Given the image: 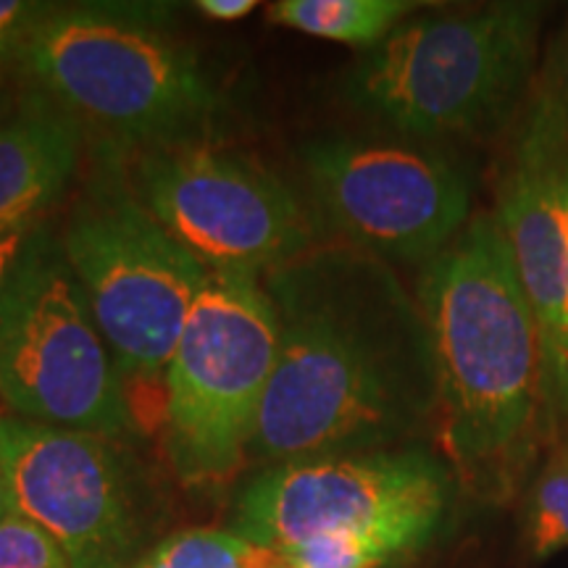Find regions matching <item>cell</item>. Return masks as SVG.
Wrapping results in <instances>:
<instances>
[{"label":"cell","instance_id":"obj_17","mask_svg":"<svg viewBox=\"0 0 568 568\" xmlns=\"http://www.w3.org/2000/svg\"><path fill=\"white\" fill-rule=\"evenodd\" d=\"M290 568H387L393 558L364 537L335 531L274 550Z\"/></svg>","mask_w":568,"mask_h":568},{"label":"cell","instance_id":"obj_12","mask_svg":"<svg viewBox=\"0 0 568 568\" xmlns=\"http://www.w3.org/2000/svg\"><path fill=\"white\" fill-rule=\"evenodd\" d=\"M497 201V222L537 326L548 435L568 426V122L535 82Z\"/></svg>","mask_w":568,"mask_h":568},{"label":"cell","instance_id":"obj_2","mask_svg":"<svg viewBox=\"0 0 568 568\" xmlns=\"http://www.w3.org/2000/svg\"><path fill=\"white\" fill-rule=\"evenodd\" d=\"M435 353L439 437L468 485L506 500L548 437L537 326L514 253L481 211L426 261L416 290Z\"/></svg>","mask_w":568,"mask_h":568},{"label":"cell","instance_id":"obj_7","mask_svg":"<svg viewBox=\"0 0 568 568\" xmlns=\"http://www.w3.org/2000/svg\"><path fill=\"white\" fill-rule=\"evenodd\" d=\"M453 493L456 485L445 460L416 445L287 460L243 489L234 531L266 550L347 531L374 542L397 564L439 535Z\"/></svg>","mask_w":568,"mask_h":568},{"label":"cell","instance_id":"obj_18","mask_svg":"<svg viewBox=\"0 0 568 568\" xmlns=\"http://www.w3.org/2000/svg\"><path fill=\"white\" fill-rule=\"evenodd\" d=\"M0 568H71L67 552L27 516L0 521Z\"/></svg>","mask_w":568,"mask_h":568},{"label":"cell","instance_id":"obj_23","mask_svg":"<svg viewBox=\"0 0 568 568\" xmlns=\"http://www.w3.org/2000/svg\"><path fill=\"white\" fill-rule=\"evenodd\" d=\"M11 514H17V506H13L9 479H6L3 466H0V521H3V518H9Z\"/></svg>","mask_w":568,"mask_h":568},{"label":"cell","instance_id":"obj_16","mask_svg":"<svg viewBox=\"0 0 568 568\" xmlns=\"http://www.w3.org/2000/svg\"><path fill=\"white\" fill-rule=\"evenodd\" d=\"M524 529L535 558H548L568 545V439L529 487Z\"/></svg>","mask_w":568,"mask_h":568},{"label":"cell","instance_id":"obj_14","mask_svg":"<svg viewBox=\"0 0 568 568\" xmlns=\"http://www.w3.org/2000/svg\"><path fill=\"white\" fill-rule=\"evenodd\" d=\"M422 9L410 0H282L268 9L276 24L311 38L374 48Z\"/></svg>","mask_w":568,"mask_h":568},{"label":"cell","instance_id":"obj_22","mask_svg":"<svg viewBox=\"0 0 568 568\" xmlns=\"http://www.w3.org/2000/svg\"><path fill=\"white\" fill-rule=\"evenodd\" d=\"M30 232L32 230H24V232H13V234H6V237H0V293H3L6 282H9L21 251H24V243L27 237H30Z\"/></svg>","mask_w":568,"mask_h":568},{"label":"cell","instance_id":"obj_21","mask_svg":"<svg viewBox=\"0 0 568 568\" xmlns=\"http://www.w3.org/2000/svg\"><path fill=\"white\" fill-rule=\"evenodd\" d=\"M195 6L197 11L209 19L237 21V19H245L258 3H255V0H201V3Z\"/></svg>","mask_w":568,"mask_h":568},{"label":"cell","instance_id":"obj_24","mask_svg":"<svg viewBox=\"0 0 568 568\" xmlns=\"http://www.w3.org/2000/svg\"><path fill=\"white\" fill-rule=\"evenodd\" d=\"M13 111H17V103H13V95L9 90L0 88V130L11 122Z\"/></svg>","mask_w":568,"mask_h":568},{"label":"cell","instance_id":"obj_10","mask_svg":"<svg viewBox=\"0 0 568 568\" xmlns=\"http://www.w3.org/2000/svg\"><path fill=\"white\" fill-rule=\"evenodd\" d=\"M303 166L324 222L382 261L426 264L468 224V176L424 142L326 138Z\"/></svg>","mask_w":568,"mask_h":568},{"label":"cell","instance_id":"obj_6","mask_svg":"<svg viewBox=\"0 0 568 568\" xmlns=\"http://www.w3.org/2000/svg\"><path fill=\"white\" fill-rule=\"evenodd\" d=\"M61 245L126 393L161 382L211 268L113 174L74 205Z\"/></svg>","mask_w":568,"mask_h":568},{"label":"cell","instance_id":"obj_19","mask_svg":"<svg viewBox=\"0 0 568 568\" xmlns=\"http://www.w3.org/2000/svg\"><path fill=\"white\" fill-rule=\"evenodd\" d=\"M51 11V6L21 3V0H0V61L21 53L32 27Z\"/></svg>","mask_w":568,"mask_h":568},{"label":"cell","instance_id":"obj_4","mask_svg":"<svg viewBox=\"0 0 568 568\" xmlns=\"http://www.w3.org/2000/svg\"><path fill=\"white\" fill-rule=\"evenodd\" d=\"M276 351L264 276L209 272L163 376L166 456L184 485H224L245 466Z\"/></svg>","mask_w":568,"mask_h":568},{"label":"cell","instance_id":"obj_25","mask_svg":"<svg viewBox=\"0 0 568 568\" xmlns=\"http://www.w3.org/2000/svg\"><path fill=\"white\" fill-rule=\"evenodd\" d=\"M258 568H290V566L284 564V560L276 556L274 550H266V556H264V560H261Z\"/></svg>","mask_w":568,"mask_h":568},{"label":"cell","instance_id":"obj_1","mask_svg":"<svg viewBox=\"0 0 568 568\" xmlns=\"http://www.w3.org/2000/svg\"><path fill=\"white\" fill-rule=\"evenodd\" d=\"M280 351L251 443L266 464L406 447L439 416L432 337L393 266L347 243L264 274Z\"/></svg>","mask_w":568,"mask_h":568},{"label":"cell","instance_id":"obj_20","mask_svg":"<svg viewBox=\"0 0 568 568\" xmlns=\"http://www.w3.org/2000/svg\"><path fill=\"white\" fill-rule=\"evenodd\" d=\"M535 82L558 103L568 122V19L556 32V38L550 40L548 55H545V63Z\"/></svg>","mask_w":568,"mask_h":568},{"label":"cell","instance_id":"obj_15","mask_svg":"<svg viewBox=\"0 0 568 568\" xmlns=\"http://www.w3.org/2000/svg\"><path fill=\"white\" fill-rule=\"evenodd\" d=\"M266 548L237 531L184 529L148 550L132 568H258Z\"/></svg>","mask_w":568,"mask_h":568},{"label":"cell","instance_id":"obj_5","mask_svg":"<svg viewBox=\"0 0 568 568\" xmlns=\"http://www.w3.org/2000/svg\"><path fill=\"white\" fill-rule=\"evenodd\" d=\"M0 397L13 414L119 439L134 429L124 379L61 237L30 232L0 293Z\"/></svg>","mask_w":568,"mask_h":568},{"label":"cell","instance_id":"obj_13","mask_svg":"<svg viewBox=\"0 0 568 568\" xmlns=\"http://www.w3.org/2000/svg\"><path fill=\"white\" fill-rule=\"evenodd\" d=\"M80 122L45 95H24L0 130V237L30 230L80 166Z\"/></svg>","mask_w":568,"mask_h":568},{"label":"cell","instance_id":"obj_11","mask_svg":"<svg viewBox=\"0 0 568 568\" xmlns=\"http://www.w3.org/2000/svg\"><path fill=\"white\" fill-rule=\"evenodd\" d=\"M0 466L17 514L45 529L71 568L138 564V493L116 439L6 416Z\"/></svg>","mask_w":568,"mask_h":568},{"label":"cell","instance_id":"obj_3","mask_svg":"<svg viewBox=\"0 0 568 568\" xmlns=\"http://www.w3.org/2000/svg\"><path fill=\"white\" fill-rule=\"evenodd\" d=\"M542 17L529 0L410 17L355 61L347 101L410 138L489 134L535 84Z\"/></svg>","mask_w":568,"mask_h":568},{"label":"cell","instance_id":"obj_9","mask_svg":"<svg viewBox=\"0 0 568 568\" xmlns=\"http://www.w3.org/2000/svg\"><path fill=\"white\" fill-rule=\"evenodd\" d=\"M138 201L211 272L268 274L314 247L301 197L251 159L174 140L140 155Z\"/></svg>","mask_w":568,"mask_h":568},{"label":"cell","instance_id":"obj_8","mask_svg":"<svg viewBox=\"0 0 568 568\" xmlns=\"http://www.w3.org/2000/svg\"><path fill=\"white\" fill-rule=\"evenodd\" d=\"M19 61L74 119L153 145L184 140L216 103L193 53L124 13L51 6Z\"/></svg>","mask_w":568,"mask_h":568}]
</instances>
